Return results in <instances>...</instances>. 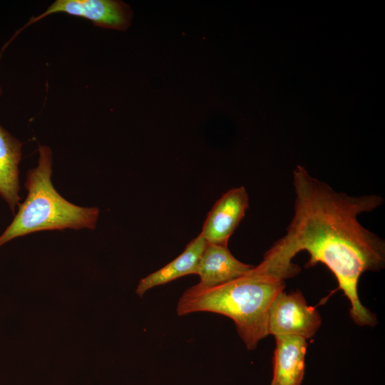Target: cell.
<instances>
[{"label": "cell", "mask_w": 385, "mask_h": 385, "mask_svg": "<svg viewBox=\"0 0 385 385\" xmlns=\"http://www.w3.org/2000/svg\"><path fill=\"white\" fill-rule=\"evenodd\" d=\"M206 245V240L200 234L188 243L184 251L175 260L141 279L135 293L142 297L153 287L167 284L185 275L196 274L199 261Z\"/></svg>", "instance_id": "cell-10"}, {"label": "cell", "mask_w": 385, "mask_h": 385, "mask_svg": "<svg viewBox=\"0 0 385 385\" xmlns=\"http://www.w3.org/2000/svg\"><path fill=\"white\" fill-rule=\"evenodd\" d=\"M321 325L315 307L309 306L299 290L280 292L273 299L268 312L267 333L274 337L293 335L306 339L312 337Z\"/></svg>", "instance_id": "cell-4"}, {"label": "cell", "mask_w": 385, "mask_h": 385, "mask_svg": "<svg viewBox=\"0 0 385 385\" xmlns=\"http://www.w3.org/2000/svg\"><path fill=\"white\" fill-rule=\"evenodd\" d=\"M1 93H2V89H1V87L0 86V96L1 95Z\"/></svg>", "instance_id": "cell-11"}, {"label": "cell", "mask_w": 385, "mask_h": 385, "mask_svg": "<svg viewBox=\"0 0 385 385\" xmlns=\"http://www.w3.org/2000/svg\"><path fill=\"white\" fill-rule=\"evenodd\" d=\"M293 186L294 216L285 235L267 251L260 265L287 279L300 272L292 259L307 251L310 258L305 267L321 262L332 272L351 303L353 321L360 326H374L376 317L361 303L357 286L363 273L384 267L385 243L363 227L357 217L379 207L383 198L337 192L301 165L293 171Z\"/></svg>", "instance_id": "cell-1"}, {"label": "cell", "mask_w": 385, "mask_h": 385, "mask_svg": "<svg viewBox=\"0 0 385 385\" xmlns=\"http://www.w3.org/2000/svg\"><path fill=\"white\" fill-rule=\"evenodd\" d=\"M285 285L284 279L257 265L245 275L220 285L197 284L190 287L180 297L176 311L179 316L208 312L228 317L247 349L252 350L268 335L270 305Z\"/></svg>", "instance_id": "cell-2"}, {"label": "cell", "mask_w": 385, "mask_h": 385, "mask_svg": "<svg viewBox=\"0 0 385 385\" xmlns=\"http://www.w3.org/2000/svg\"><path fill=\"white\" fill-rule=\"evenodd\" d=\"M253 267L236 259L227 245L207 243L196 272L200 279L198 284L220 285L245 275Z\"/></svg>", "instance_id": "cell-7"}, {"label": "cell", "mask_w": 385, "mask_h": 385, "mask_svg": "<svg viewBox=\"0 0 385 385\" xmlns=\"http://www.w3.org/2000/svg\"><path fill=\"white\" fill-rule=\"evenodd\" d=\"M58 12L85 18L94 26L106 29L125 31L130 25L133 11L130 6L116 0H56L47 9L32 17L18 31L10 41L21 31L43 18Z\"/></svg>", "instance_id": "cell-5"}, {"label": "cell", "mask_w": 385, "mask_h": 385, "mask_svg": "<svg viewBox=\"0 0 385 385\" xmlns=\"http://www.w3.org/2000/svg\"><path fill=\"white\" fill-rule=\"evenodd\" d=\"M21 147L20 140L0 125V196L13 213L20 205Z\"/></svg>", "instance_id": "cell-9"}, {"label": "cell", "mask_w": 385, "mask_h": 385, "mask_svg": "<svg viewBox=\"0 0 385 385\" xmlns=\"http://www.w3.org/2000/svg\"><path fill=\"white\" fill-rule=\"evenodd\" d=\"M36 168L26 176L27 196L18 207L11 222L0 235V247L31 233L64 229L94 230L99 215L96 207H81L68 202L54 188L51 182L53 155L46 145L38 148Z\"/></svg>", "instance_id": "cell-3"}, {"label": "cell", "mask_w": 385, "mask_h": 385, "mask_svg": "<svg viewBox=\"0 0 385 385\" xmlns=\"http://www.w3.org/2000/svg\"><path fill=\"white\" fill-rule=\"evenodd\" d=\"M273 376L270 385H301L304 374L307 339L293 335L274 337Z\"/></svg>", "instance_id": "cell-8"}, {"label": "cell", "mask_w": 385, "mask_h": 385, "mask_svg": "<svg viewBox=\"0 0 385 385\" xmlns=\"http://www.w3.org/2000/svg\"><path fill=\"white\" fill-rule=\"evenodd\" d=\"M248 207V194L243 186L224 193L212 206L200 232L207 243L227 245Z\"/></svg>", "instance_id": "cell-6"}]
</instances>
